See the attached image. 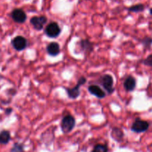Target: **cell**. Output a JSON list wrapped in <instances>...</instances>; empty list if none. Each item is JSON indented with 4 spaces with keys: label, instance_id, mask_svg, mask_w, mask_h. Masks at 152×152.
Segmentation results:
<instances>
[{
    "label": "cell",
    "instance_id": "obj_1",
    "mask_svg": "<svg viewBox=\"0 0 152 152\" xmlns=\"http://www.w3.org/2000/svg\"><path fill=\"white\" fill-rule=\"evenodd\" d=\"M76 124L75 119L71 115H65L61 122V129L63 133L67 134L73 130Z\"/></svg>",
    "mask_w": 152,
    "mask_h": 152
},
{
    "label": "cell",
    "instance_id": "obj_2",
    "mask_svg": "<svg viewBox=\"0 0 152 152\" xmlns=\"http://www.w3.org/2000/svg\"><path fill=\"white\" fill-rule=\"evenodd\" d=\"M86 83V78L84 77H81L78 80V83L77 84L74 86L72 88H65L66 90L67 94H68V97L71 98L72 99H75L80 96V87L82 85H84Z\"/></svg>",
    "mask_w": 152,
    "mask_h": 152
},
{
    "label": "cell",
    "instance_id": "obj_3",
    "mask_svg": "<svg viewBox=\"0 0 152 152\" xmlns=\"http://www.w3.org/2000/svg\"><path fill=\"white\" fill-rule=\"evenodd\" d=\"M100 80L102 87L108 92V94H111L114 93V80H113V77L111 75H109V74L103 75L101 77Z\"/></svg>",
    "mask_w": 152,
    "mask_h": 152
},
{
    "label": "cell",
    "instance_id": "obj_4",
    "mask_svg": "<svg viewBox=\"0 0 152 152\" xmlns=\"http://www.w3.org/2000/svg\"><path fill=\"white\" fill-rule=\"evenodd\" d=\"M45 32L50 38H56L60 34L61 28L56 22H50L45 28Z\"/></svg>",
    "mask_w": 152,
    "mask_h": 152
},
{
    "label": "cell",
    "instance_id": "obj_5",
    "mask_svg": "<svg viewBox=\"0 0 152 152\" xmlns=\"http://www.w3.org/2000/svg\"><path fill=\"white\" fill-rule=\"evenodd\" d=\"M149 127L148 122L144 121L140 119H137L132 126V131L136 133H142L146 132Z\"/></svg>",
    "mask_w": 152,
    "mask_h": 152
},
{
    "label": "cell",
    "instance_id": "obj_6",
    "mask_svg": "<svg viewBox=\"0 0 152 152\" xmlns=\"http://www.w3.org/2000/svg\"><path fill=\"white\" fill-rule=\"evenodd\" d=\"M11 44L15 50L17 51H21L27 47L28 42L25 37H22V36H17L12 39Z\"/></svg>",
    "mask_w": 152,
    "mask_h": 152
},
{
    "label": "cell",
    "instance_id": "obj_7",
    "mask_svg": "<svg viewBox=\"0 0 152 152\" xmlns=\"http://www.w3.org/2000/svg\"><path fill=\"white\" fill-rule=\"evenodd\" d=\"M11 17L16 23H24L27 19L26 13L23 10L19 8L14 9L11 13Z\"/></svg>",
    "mask_w": 152,
    "mask_h": 152
},
{
    "label": "cell",
    "instance_id": "obj_8",
    "mask_svg": "<svg viewBox=\"0 0 152 152\" xmlns=\"http://www.w3.org/2000/svg\"><path fill=\"white\" fill-rule=\"evenodd\" d=\"M47 22V18L44 16H34L31 19V25L34 26L37 31H40L43 28V26Z\"/></svg>",
    "mask_w": 152,
    "mask_h": 152
},
{
    "label": "cell",
    "instance_id": "obj_9",
    "mask_svg": "<svg viewBox=\"0 0 152 152\" xmlns=\"http://www.w3.org/2000/svg\"><path fill=\"white\" fill-rule=\"evenodd\" d=\"M88 91L94 96H96L99 99H102L105 96V93L102 91L100 87L96 85H92L88 87Z\"/></svg>",
    "mask_w": 152,
    "mask_h": 152
},
{
    "label": "cell",
    "instance_id": "obj_10",
    "mask_svg": "<svg viewBox=\"0 0 152 152\" xmlns=\"http://www.w3.org/2000/svg\"><path fill=\"white\" fill-rule=\"evenodd\" d=\"M46 50H47V53H48L49 55L53 56H57L58 54L60 52V48H59V44L57 42H51L47 46V48H46Z\"/></svg>",
    "mask_w": 152,
    "mask_h": 152
},
{
    "label": "cell",
    "instance_id": "obj_11",
    "mask_svg": "<svg viewBox=\"0 0 152 152\" xmlns=\"http://www.w3.org/2000/svg\"><path fill=\"white\" fill-rule=\"evenodd\" d=\"M123 86H124V88L126 91H134L135 88H136V80H135V79L133 77L129 76L124 81Z\"/></svg>",
    "mask_w": 152,
    "mask_h": 152
},
{
    "label": "cell",
    "instance_id": "obj_12",
    "mask_svg": "<svg viewBox=\"0 0 152 152\" xmlns=\"http://www.w3.org/2000/svg\"><path fill=\"white\" fill-rule=\"evenodd\" d=\"M80 47L82 50L86 53H91L94 49L92 43L88 39H82L80 42Z\"/></svg>",
    "mask_w": 152,
    "mask_h": 152
},
{
    "label": "cell",
    "instance_id": "obj_13",
    "mask_svg": "<svg viewBox=\"0 0 152 152\" xmlns=\"http://www.w3.org/2000/svg\"><path fill=\"white\" fill-rule=\"evenodd\" d=\"M123 132H122V130L118 128H114L112 129V132H111V137H112L113 139L115 140L117 142H120V141L123 140Z\"/></svg>",
    "mask_w": 152,
    "mask_h": 152
},
{
    "label": "cell",
    "instance_id": "obj_14",
    "mask_svg": "<svg viewBox=\"0 0 152 152\" xmlns=\"http://www.w3.org/2000/svg\"><path fill=\"white\" fill-rule=\"evenodd\" d=\"M10 140V134L8 131L4 130L0 132V144H5L8 143L9 141Z\"/></svg>",
    "mask_w": 152,
    "mask_h": 152
},
{
    "label": "cell",
    "instance_id": "obj_15",
    "mask_svg": "<svg viewBox=\"0 0 152 152\" xmlns=\"http://www.w3.org/2000/svg\"><path fill=\"white\" fill-rule=\"evenodd\" d=\"M145 7L142 4H134V5L131 6L129 8V10L130 12H136V13H138V12H141L144 10Z\"/></svg>",
    "mask_w": 152,
    "mask_h": 152
},
{
    "label": "cell",
    "instance_id": "obj_16",
    "mask_svg": "<svg viewBox=\"0 0 152 152\" xmlns=\"http://www.w3.org/2000/svg\"><path fill=\"white\" fill-rule=\"evenodd\" d=\"M108 147L105 145L102 144H97L94 146L91 152H108Z\"/></svg>",
    "mask_w": 152,
    "mask_h": 152
},
{
    "label": "cell",
    "instance_id": "obj_17",
    "mask_svg": "<svg viewBox=\"0 0 152 152\" xmlns=\"http://www.w3.org/2000/svg\"><path fill=\"white\" fill-rule=\"evenodd\" d=\"M10 152H25L24 151V146L22 144L15 143L13 148L10 150Z\"/></svg>",
    "mask_w": 152,
    "mask_h": 152
},
{
    "label": "cell",
    "instance_id": "obj_18",
    "mask_svg": "<svg viewBox=\"0 0 152 152\" xmlns=\"http://www.w3.org/2000/svg\"><path fill=\"white\" fill-rule=\"evenodd\" d=\"M142 43L145 48H150L152 45V39L150 37H145L142 40Z\"/></svg>",
    "mask_w": 152,
    "mask_h": 152
},
{
    "label": "cell",
    "instance_id": "obj_19",
    "mask_svg": "<svg viewBox=\"0 0 152 152\" xmlns=\"http://www.w3.org/2000/svg\"><path fill=\"white\" fill-rule=\"evenodd\" d=\"M143 63L145 65H148V66L151 67L152 68V54L149 55L145 60L143 61Z\"/></svg>",
    "mask_w": 152,
    "mask_h": 152
},
{
    "label": "cell",
    "instance_id": "obj_20",
    "mask_svg": "<svg viewBox=\"0 0 152 152\" xmlns=\"http://www.w3.org/2000/svg\"><path fill=\"white\" fill-rule=\"evenodd\" d=\"M12 111H13V109H12L11 108H7V109L5 110V114H7V115H9V114H11Z\"/></svg>",
    "mask_w": 152,
    "mask_h": 152
},
{
    "label": "cell",
    "instance_id": "obj_21",
    "mask_svg": "<svg viewBox=\"0 0 152 152\" xmlns=\"http://www.w3.org/2000/svg\"><path fill=\"white\" fill-rule=\"evenodd\" d=\"M149 12H150V14L152 15V8L150 9V10H149Z\"/></svg>",
    "mask_w": 152,
    "mask_h": 152
}]
</instances>
